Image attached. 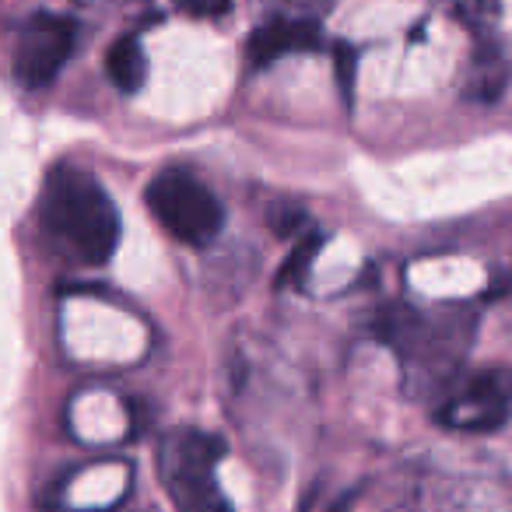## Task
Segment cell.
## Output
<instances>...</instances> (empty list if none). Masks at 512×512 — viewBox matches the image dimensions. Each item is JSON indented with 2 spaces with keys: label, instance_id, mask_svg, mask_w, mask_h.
Here are the masks:
<instances>
[{
  "label": "cell",
  "instance_id": "cell-1",
  "mask_svg": "<svg viewBox=\"0 0 512 512\" xmlns=\"http://www.w3.org/2000/svg\"><path fill=\"white\" fill-rule=\"evenodd\" d=\"M43 225L81 264H106L120 242V211L113 197L92 172L74 165H60L46 179Z\"/></svg>",
  "mask_w": 512,
  "mask_h": 512
},
{
  "label": "cell",
  "instance_id": "cell-2",
  "mask_svg": "<svg viewBox=\"0 0 512 512\" xmlns=\"http://www.w3.org/2000/svg\"><path fill=\"white\" fill-rule=\"evenodd\" d=\"M225 442L211 432H179L162 446V481L176 512H232L218 470Z\"/></svg>",
  "mask_w": 512,
  "mask_h": 512
},
{
  "label": "cell",
  "instance_id": "cell-3",
  "mask_svg": "<svg viewBox=\"0 0 512 512\" xmlns=\"http://www.w3.org/2000/svg\"><path fill=\"white\" fill-rule=\"evenodd\" d=\"M144 200L158 225L186 246H207L225 221L221 200L193 172H162L151 179Z\"/></svg>",
  "mask_w": 512,
  "mask_h": 512
},
{
  "label": "cell",
  "instance_id": "cell-4",
  "mask_svg": "<svg viewBox=\"0 0 512 512\" xmlns=\"http://www.w3.org/2000/svg\"><path fill=\"white\" fill-rule=\"evenodd\" d=\"M439 421L456 432H498L512 421V369L488 365L463 376L446 393Z\"/></svg>",
  "mask_w": 512,
  "mask_h": 512
},
{
  "label": "cell",
  "instance_id": "cell-5",
  "mask_svg": "<svg viewBox=\"0 0 512 512\" xmlns=\"http://www.w3.org/2000/svg\"><path fill=\"white\" fill-rule=\"evenodd\" d=\"M74 46H78V22L74 18L36 11L18 32L15 78L32 92L50 88L67 67V60H71Z\"/></svg>",
  "mask_w": 512,
  "mask_h": 512
},
{
  "label": "cell",
  "instance_id": "cell-6",
  "mask_svg": "<svg viewBox=\"0 0 512 512\" xmlns=\"http://www.w3.org/2000/svg\"><path fill=\"white\" fill-rule=\"evenodd\" d=\"M316 46H320V22H306V18H267L253 32L246 53L256 67H267L285 57V53L316 50Z\"/></svg>",
  "mask_w": 512,
  "mask_h": 512
},
{
  "label": "cell",
  "instance_id": "cell-7",
  "mask_svg": "<svg viewBox=\"0 0 512 512\" xmlns=\"http://www.w3.org/2000/svg\"><path fill=\"white\" fill-rule=\"evenodd\" d=\"M106 74L113 78V85L123 95H134L144 85V78H148V57H144V46L137 43V36H123L109 46Z\"/></svg>",
  "mask_w": 512,
  "mask_h": 512
},
{
  "label": "cell",
  "instance_id": "cell-8",
  "mask_svg": "<svg viewBox=\"0 0 512 512\" xmlns=\"http://www.w3.org/2000/svg\"><path fill=\"white\" fill-rule=\"evenodd\" d=\"M435 4L449 11L456 22L470 25V29H488V25L498 22V11H502L498 0H435Z\"/></svg>",
  "mask_w": 512,
  "mask_h": 512
},
{
  "label": "cell",
  "instance_id": "cell-9",
  "mask_svg": "<svg viewBox=\"0 0 512 512\" xmlns=\"http://www.w3.org/2000/svg\"><path fill=\"white\" fill-rule=\"evenodd\" d=\"M267 18H306V22H320L330 11L334 0H260Z\"/></svg>",
  "mask_w": 512,
  "mask_h": 512
},
{
  "label": "cell",
  "instance_id": "cell-10",
  "mask_svg": "<svg viewBox=\"0 0 512 512\" xmlns=\"http://www.w3.org/2000/svg\"><path fill=\"white\" fill-rule=\"evenodd\" d=\"M316 249H320V235H302L299 239V246H295V253H292V260L285 264V271L278 274V288H288L292 281H299L302 274L309 271V264H313V256H316Z\"/></svg>",
  "mask_w": 512,
  "mask_h": 512
},
{
  "label": "cell",
  "instance_id": "cell-11",
  "mask_svg": "<svg viewBox=\"0 0 512 512\" xmlns=\"http://www.w3.org/2000/svg\"><path fill=\"white\" fill-rule=\"evenodd\" d=\"M176 8L193 18H214L232 8V0H176Z\"/></svg>",
  "mask_w": 512,
  "mask_h": 512
}]
</instances>
